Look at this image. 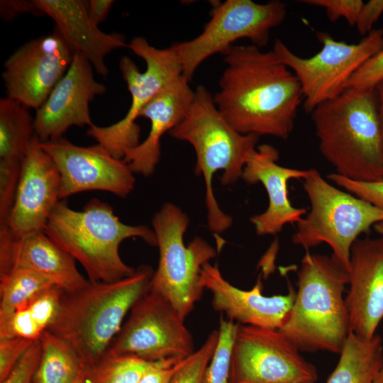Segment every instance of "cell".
I'll return each instance as SVG.
<instances>
[{
  "label": "cell",
  "instance_id": "obj_1",
  "mask_svg": "<svg viewBox=\"0 0 383 383\" xmlns=\"http://www.w3.org/2000/svg\"><path fill=\"white\" fill-rule=\"evenodd\" d=\"M214 102L242 134L287 139L304 97L294 72L273 50L254 45L231 46Z\"/></svg>",
  "mask_w": 383,
  "mask_h": 383
},
{
  "label": "cell",
  "instance_id": "obj_2",
  "mask_svg": "<svg viewBox=\"0 0 383 383\" xmlns=\"http://www.w3.org/2000/svg\"><path fill=\"white\" fill-rule=\"evenodd\" d=\"M319 150L337 174L383 179V144L376 87H348L311 112Z\"/></svg>",
  "mask_w": 383,
  "mask_h": 383
},
{
  "label": "cell",
  "instance_id": "obj_3",
  "mask_svg": "<svg viewBox=\"0 0 383 383\" xmlns=\"http://www.w3.org/2000/svg\"><path fill=\"white\" fill-rule=\"evenodd\" d=\"M154 272L140 265L133 274L111 282H90L64 293L58 314L47 331L64 341L83 366L106 354L133 305L150 289Z\"/></svg>",
  "mask_w": 383,
  "mask_h": 383
},
{
  "label": "cell",
  "instance_id": "obj_4",
  "mask_svg": "<svg viewBox=\"0 0 383 383\" xmlns=\"http://www.w3.org/2000/svg\"><path fill=\"white\" fill-rule=\"evenodd\" d=\"M44 231L84 267L90 282H111L133 274L119 255L126 239L138 237L157 246L153 230L143 225L123 223L109 204L94 198L82 211L71 209L66 199L59 201Z\"/></svg>",
  "mask_w": 383,
  "mask_h": 383
},
{
  "label": "cell",
  "instance_id": "obj_5",
  "mask_svg": "<svg viewBox=\"0 0 383 383\" xmlns=\"http://www.w3.org/2000/svg\"><path fill=\"white\" fill-rule=\"evenodd\" d=\"M297 276L292 308L279 330L300 351L340 354L350 333L343 297L347 270L331 256L307 252Z\"/></svg>",
  "mask_w": 383,
  "mask_h": 383
},
{
  "label": "cell",
  "instance_id": "obj_6",
  "mask_svg": "<svg viewBox=\"0 0 383 383\" xmlns=\"http://www.w3.org/2000/svg\"><path fill=\"white\" fill-rule=\"evenodd\" d=\"M168 133L193 146L196 156L194 172L204 177L206 184L209 227L214 233H223L232 225V218L218 206L212 178L218 170H223L221 184L226 186L235 182L255 150L260 136L237 131L218 110L213 95L204 86L194 91L185 116Z\"/></svg>",
  "mask_w": 383,
  "mask_h": 383
},
{
  "label": "cell",
  "instance_id": "obj_7",
  "mask_svg": "<svg viewBox=\"0 0 383 383\" xmlns=\"http://www.w3.org/2000/svg\"><path fill=\"white\" fill-rule=\"evenodd\" d=\"M303 187L311 210L297 223L292 243L306 250L328 244L331 257L348 272L353 244L360 234L383 221V209L329 184L316 169L309 170Z\"/></svg>",
  "mask_w": 383,
  "mask_h": 383
},
{
  "label": "cell",
  "instance_id": "obj_8",
  "mask_svg": "<svg viewBox=\"0 0 383 383\" xmlns=\"http://www.w3.org/2000/svg\"><path fill=\"white\" fill-rule=\"evenodd\" d=\"M152 224L160 257L150 290L168 301L185 320L204 289L201 284V269L216 252L200 237L184 245L183 235L189 218L172 203L162 206Z\"/></svg>",
  "mask_w": 383,
  "mask_h": 383
},
{
  "label": "cell",
  "instance_id": "obj_9",
  "mask_svg": "<svg viewBox=\"0 0 383 383\" xmlns=\"http://www.w3.org/2000/svg\"><path fill=\"white\" fill-rule=\"evenodd\" d=\"M287 15L281 1L260 4L251 0H227L213 4L211 18L201 33L190 40L171 45L189 82L200 65L217 53L224 55L239 39L250 40L258 48L265 46L272 28Z\"/></svg>",
  "mask_w": 383,
  "mask_h": 383
},
{
  "label": "cell",
  "instance_id": "obj_10",
  "mask_svg": "<svg viewBox=\"0 0 383 383\" xmlns=\"http://www.w3.org/2000/svg\"><path fill=\"white\" fill-rule=\"evenodd\" d=\"M316 37L322 47L310 57L294 53L279 39L274 41L272 49L297 77L304 109L309 113L339 96L361 65L383 49L382 29H373L357 43L336 40L322 31H318Z\"/></svg>",
  "mask_w": 383,
  "mask_h": 383
},
{
  "label": "cell",
  "instance_id": "obj_11",
  "mask_svg": "<svg viewBox=\"0 0 383 383\" xmlns=\"http://www.w3.org/2000/svg\"><path fill=\"white\" fill-rule=\"evenodd\" d=\"M128 48L141 57L146 69L140 72L127 56L121 58L119 67L131 96L126 116L108 126L93 125L87 134L104 147L114 157L123 160L126 152L140 143V128L136 123L141 110L169 82L182 74L178 58L172 47L156 48L144 37L133 38Z\"/></svg>",
  "mask_w": 383,
  "mask_h": 383
},
{
  "label": "cell",
  "instance_id": "obj_12",
  "mask_svg": "<svg viewBox=\"0 0 383 383\" xmlns=\"http://www.w3.org/2000/svg\"><path fill=\"white\" fill-rule=\"evenodd\" d=\"M194 352L184 320L168 301L150 290L133 305L107 351L148 362H180Z\"/></svg>",
  "mask_w": 383,
  "mask_h": 383
},
{
  "label": "cell",
  "instance_id": "obj_13",
  "mask_svg": "<svg viewBox=\"0 0 383 383\" xmlns=\"http://www.w3.org/2000/svg\"><path fill=\"white\" fill-rule=\"evenodd\" d=\"M299 352L279 329L239 324L230 383H316V368Z\"/></svg>",
  "mask_w": 383,
  "mask_h": 383
},
{
  "label": "cell",
  "instance_id": "obj_14",
  "mask_svg": "<svg viewBox=\"0 0 383 383\" xmlns=\"http://www.w3.org/2000/svg\"><path fill=\"white\" fill-rule=\"evenodd\" d=\"M74 53L55 27L52 33L27 42L4 64L7 97L37 110L67 72Z\"/></svg>",
  "mask_w": 383,
  "mask_h": 383
},
{
  "label": "cell",
  "instance_id": "obj_15",
  "mask_svg": "<svg viewBox=\"0 0 383 383\" xmlns=\"http://www.w3.org/2000/svg\"><path fill=\"white\" fill-rule=\"evenodd\" d=\"M60 176V199L79 192L103 191L126 197L133 189L134 173L104 147L77 145L63 137L40 143Z\"/></svg>",
  "mask_w": 383,
  "mask_h": 383
},
{
  "label": "cell",
  "instance_id": "obj_16",
  "mask_svg": "<svg viewBox=\"0 0 383 383\" xmlns=\"http://www.w3.org/2000/svg\"><path fill=\"white\" fill-rule=\"evenodd\" d=\"M35 134L23 160L6 228L15 238L44 231L60 200V176L56 165Z\"/></svg>",
  "mask_w": 383,
  "mask_h": 383
},
{
  "label": "cell",
  "instance_id": "obj_17",
  "mask_svg": "<svg viewBox=\"0 0 383 383\" xmlns=\"http://www.w3.org/2000/svg\"><path fill=\"white\" fill-rule=\"evenodd\" d=\"M93 67L85 57L75 52L65 74L36 110L35 133L41 142L62 137L71 126L94 125L89 104L106 93V87L94 77Z\"/></svg>",
  "mask_w": 383,
  "mask_h": 383
},
{
  "label": "cell",
  "instance_id": "obj_18",
  "mask_svg": "<svg viewBox=\"0 0 383 383\" xmlns=\"http://www.w3.org/2000/svg\"><path fill=\"white\" fill-rule=\"evenodd\" d=\"M345 298L350 331L372 339L383 318V238H357L352 245Z\"/></svg>",
  "mask_w": 383,
  "mask_h": 383
},
{
  "label": "cell",
  "instance_id": "obj_19",
  "mask_svg": "<svg viewBox=\"0 0 383 383\" xmlns=\"http://www.w3.org/2000/svg\"><path fill=\"white\" fill-rule=\"evenodd\" d=\"M201 284L212 295V306L227 319L240 325L279 329L292 308L296 291L289 284L287 294L264 296L259 277L248 291L234 287L222 276L218 266L205 264L201 271Z\"/></svg>",
  "mask_w": 383,
  "mask_h": 383
},
{
  "label": "cell",
  "instance_id": "obj_20",
  "mask_svg": "<svg viewBox=\"0 0 383 383\" xmlns=\"http://www.w3.org/2000/svg\"><path fill=\"white\" fill-rule=\"evenodd\" d=\"M75 261L44 231L15 238L6 228H0V274L13 267H24L70 294L89 283L77 270Z\"/></svg>",
  "mask_w": 383,
  "mask_h": 383
},
{
  "label": "cell",
  "instance_id": "obj_21",
  "mask_svg": "<svg viewBox=\"0 0 383 383\" xmlns=\"http://www.w3.org/2000/svg\"><path fill=\"white\" fill-rule=\"evenodd\" d=\"M278 159L279 152L274 146L262 144L250 155L241 175L248 184L261 183L268 195L266 211L250 219L259 235H276L286 224L299 223L307 213L306 209L292 205L287 186L291 179H305L309 170L281 166Z\"/></svg>",
  "mask_w": 383,
  "mask_h": 383
},
{
  "label": "cell",
  "instance_id": "obj_22",
  "mask_svg": "<svg viewBox=\"0 0 383 383\" xmlns=\"http://www.w3.org/2000/svg\"><path fill=\"white\" fill-rule=\"evenodd\" d=\"M189 82L179 75L165 85L141 110L139 117L149 119L150 129L147 138L128 150L123 160L133 173L151 175L160 157V139L177 126L192 102L194 91Z\"/></svg>",
  "mask_w": 383,
  "mask_h": 383
},
{
  "label": "cell",
  "instance_id": "obj_23",
  "mask_svg": "<svg viewBox=\"0 0 383 383\" xmlns=\"http://www.w3.org/2000/svg\"><path fill=\"white\" fill-rule=\"evenodd\" d=\"M43 14L50 16L62 38L82 54L99 74L109 72L105 57L114 50L127 48L126 38L118 33L101 30L88 14V1L35 0Z\"/></svg>",
  "mask_w": 383,
  "mask_h": 383
},
{
  "label": "cell",
  "instance_id": "obj_24",
  "mask_svg": "<svg viewBox=\"0 0 383 383\" xmlns=\"http://www.w3.org/2000/svg\"><path fill=\"white\" fill-rule=\"evenodd\" d=\"M34 118L28 108L9 98L0 99V212L13 205L22 163L35 135Z\"/></svg>",
  "mask_w": 383,
  "mask_h": 383
},
{
  "label": "cell",
  "instance_id": "obj_25",
  "mask_svg": "<svg viewBox=\"0 0 383 383\" xmlns=\"http://www.w3.org/2000/svg\"><path fill=\"white\" fill-rule=\"evenodd\" d=\"M383 369V343L375 335L365 340L350 331L338 364L326 383H372Z\"/></svg>",
  "mask_w": 383,
  "mask_h": 383
},
{
  "label": "cell",
  "instance_id": "obj_26",
  "mask_svg": "<svg viewBox=\"0 0 383 383\" xmlns=\"http://www.w3.org/2000/svg\"><path fill=\"white\" fill-rule=\"evenodd\" d=\"M64 293L52 286L10 316L0 319V339H39L55 320Z\"/></svg>",
  "mask_w": 383,
  "mask_h": 383
},
{
  "label": "cell",
  "instance_id": "obj_27",
  "mask_svg": "<svg viewBox=\"0 0 383 383\" xmlns=\"http://www.w3.org/2000/svg\"><path fill=\"white\" fill-rule=\"evenodd\" d=\"M40 340L41 358L32 383H73L82 371L77 355L49 331L43 333Z\"/></svg>",
  "mask_w": 383,
  "mask_h": 383
},
{
  "label": "cell",
  "instance_id": "obj_28",
  "mask_svg": "<svg viewBox=\"0 0 383 383\" xmlns=\"http://www.w3.org/2000/svg\"><path fill=\"white\" fill-rule=\"evenodd\" d=\"M52 286L40 274L24 267H13L0 274V319L10 316Z\"/></svg>",
  "mask_w": 383,
  "mask_h": 383
},
{
  "label": "cell",
  "instance_id": "obj_29",
  "mask_svg": "<svg viewBox=\"0 0 383 383\" xmlns=\"http://www.w3.org/2000/svg\"><path fill=\"white\" fill-rule=\"evenodd\" d=\"M156 362L106 353L82 367L83 383H138Z\"/></svg>",
  "mask_w": 383,
  "mask_h": 383
},
{
  "label": "cell",
  "instance_id": "obj_30",
  "mask_svg": "<svg viewBox=\"0 0 383 383\" xmlns=\"http://www.w3.org/2000/svg\"><path fill=\"white\" fill-rule=\"evenodd\" d=\"M239 323L221 318L215 352L204 373L203 383H230L231 356Z\"/></svg>",
  "mask_w": 383,
  "mask_h": 383
},
{
  "label": "cell",
  "instance_id": "obj_31",
  "mask_svg": "<svg viewBox=\"0 0 383 383\" xmlns=\"http://www.w3.org/2000/svg\"><path fill=\"white\" fill-rule=\"evenodd\" d=\"M218 340V330L212 331L196 351L177 364L170 383H203Z\"/></svg>",
  "mask_w": 383,
  "mask_h": 383
},
{
  "label": "cell",
  "instance_id": "obj_32",
  "mask_svg": "<svg viewBox=\"0 0 383 383\" xmlns=\"http://www.w3.org/2000/svg\"><path fill=\"white\" fill-rule=\"evenodd\" d=\"M327 177L345 191L383 209V179L360 182L348 179L337 173H331Z\"/></svg>",
  "mask_w": 383,
  "mask_h": 383
},
{
  "label": "cell",
  "instance_id": "obj_33",
  "mask_svg": "<svg viewBox=\"0 0 383 383\" xmlns=\"http://www.w3.org/2000/svg\"><path fill=\"white\" fill-rule=\"evenodd\" d=\"M42 354L40 338L21 357L8 376L0 383H32Z\"/></svg>",
  "mask_w": 383,
  "mask_h": 383
},
{
  "label": "cell",
  "instance_id": "obj_34",
  "mask_svg": "<svg viewBox=\"0 0 383 383\" xmlns=\"http://www.w3.org/2000/svg\"><path fill=\"white\" fill-rule=\"evenodd\" d=\"M306 5L323 8L329 20L332 22L339 18L345 19L353 26L364 2L361 0H301Z\"/></svg>",
  "mask_w": 383,
  "mask_h": 383
},
{
  "label": "cell",
  "instance_id": "obj_35",
  "mask_svg": "<svg viewBox=\"0 0 383 383\" xmlns=\"http://www.w3.org/2000/svg\"><path fill=\"white\" fill-rule=\"evenodd\" d=\"M383 80V49L369 58L353 74L347 83L348 87L373 88Z\"/></svg>",
  "mask_w": 383,
  "mask_h": 383
},
{
  "label": "cell",
  "instance_id": "obj_36",
  "mask_svg": "<svg viewBox=\"0 0 383 383\" xmlns=\"http://www.w3.org/2000/svg\"><path fill=\"white\" fill-rule=\"evenodd\" d=\"M34 341L23 338L0 339V382L8 376L16 363Z\"/></svg>",
  "mask_w": 383,
  "mask_h": 383
},
{
  "label": "cell",
  "instance_id": "obj_37",
  "mask_svg": "<svg viewBox=\"0 0 383 383\" xmlns=\"http://www.w3.org/2000/svg\"><path fill=\"white\" fill-rule=\"evenodd\" d=\"M382 13L383 0H370L364 3L355 23L358 33L365 36L368 35Z\"/></svg>",
  "mask_w": 383,
  "mask_h": 383
},
{
  "label": "cell",
  "instance_id": "obj_38",
  "mask_svg": "<svg viewBox=\"0 0 383 383\" xmlns=\"http://www.w3.org/2000/svg\"><path fill=\"white\" fill-rule=\"evenodd\" d=\"M43 14L35 1L3 0L0 1V14L4 21H11L22 13Z\"/></svg>",
  "mask_w": 383,
  "mask_h": 383
},
{
  "label": "cell",
  "instance_id": "obj_39",
  "mask_svg": "<svg viewBox=\"0 0 383 383\" xmlns=\"http://www.w3.org/2000/svg\"><path fill=\"white\" fill-rule=\"evenodd\" d=\"M179 362L172 360L156 362L138 383H170Z\"/></svg>",
  "mask_w": 383,
  "mask_h": 383
},
{
  "label": "cell",
  "instance_id": "obj_40",
  "mask_svg": "<svg viewBox=\"0 0 383 383\" xmlns=\"http://www.w3.org/2000/svg\"><path fill=\"white\" fill-rule=\"evenodd\" d=\"M113 3V0L88 1V14L91 21L99 26L106 18Z\"/></svg>",
  "mask_w": 383,
  "mask_h": 383
},
{
  "label": "cell",
  "instance_id": "obj_41",
  "mask_svg": "<svg viewBox=\"0 0 383 383\" xmlns=\"http://www.w3.org/2000/svg\"><path fill=\"white\" fill-rule=\"evenodd\" d=\"M376 90L377 94L379 117L383 144V80L376 86Z\"/></svg>",
  "mask_w": 383,
  "mask_h": 383
},
{
  "label": "cell",
  "instance_id": "obj_42",
  "mask_svg": "<svg viewBox=\"0 0 383 383\" xmlns=\"http://www.w3.org/2000/svg\"><path fill=\"white\" fill-rule=\"evenodd\" d=\"M374 231L383 238V221L374 226Z\"/></svg>",
  "mask_w": 383,
  "mask_h": 383
},
{
  "label": "cell",
  "instance_id": "obj_43",
  "mask_svg": "<svg viewBox=\"0 0 383 383\" xmlns=\"http://www.w3.org/2000/svg\"><path fill=\"white\" fill-rule=\"evenodd\" d=\"M372 383H383V369L377 374Z\"/></svg>",
  "mask_w": 383,
  "mask_h": 383
},
{
  "label": "cell",
  "instance_id": "obj_44",
  "mask_svg": "<svg viewBox=\"0 0 383 383\" xmlns=\"http://www.w3.org/2000/svg\"><path fill=\"white\" fill-rule=\"evenodd\" d=\"M81 372H82V371H81ZM73 383H83L81 373L79 374V375L77 377V378L76 379V380Z\"/></svg>",
  "mask_w": 383,
  "mask_h": 383
}]
</instances>
